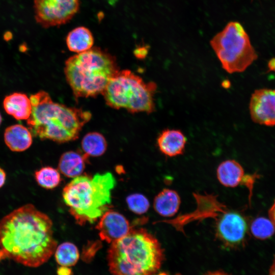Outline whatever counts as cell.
<instances>
[{
  "label": "cell",
  "instance_id": "obj_1",
  "mask_svg": "<svg viewBox=\"0 0 275 275\" xmlns=\"http://www.w3.org/2000/svg\"><path fill=\"white\" fill-rule=\"evenodd\" d=\"M57 246L51 219L33 204L15 209L0 221V249L18 263L38 267L48 260Z\"/></svg>",
  "mask_w": 275,
  "mask_h": 275
},
{
  "label": "cell",
  "instance_id": "obj_2",
  "mask_svg": "<svg viewBox=\"0 0 275 275\" xmlns=\"http://www.w3.org/2000/svg\"><path fill=\"white\" fill-rule=\"evenodd\" d=\"M30 99L32 111L26 120L28 128L41 140L59 143L74 141L92 117L88 111L54 102L43 90L31 95Z\"/></svg>",
  "mask_w": 275,
  "mask_h": 275
},
{
  "label": "cell",
  "instance_id": "obj_3",
  "mask_svg": "<svg viewBox=\"0 0 275 275\" xmlns=\"http://www.w3.org/2000/svg\"><path fill=\"white\" fill-rule=\"evenodd\" d=\"M164 258L158 240L142 228H131L125 236L111 243L106 257L112 275H154Z\"/></svg>",
  "mask_w": 275,
  "mask_h": 275
},
{
  "label": "cell",
  "instance_id": "obj_4",
  "mask_svg": "<svg viewBox=\"0 0 275 275\" xmlns=\"http://www.w3.org/2000/svg\"><path fill=\"white\" fill-rule=\"evenodd\" d=\"M116 183L115 177L107 172L92 177L81 175L66 185L63 199L78 224L94 223L109 209Z\"/></svg>",
  "mask_w": 275,
  "mask_h": 275
},
{
  "label": "cell",
  "instance_id": "obj_5",
  "mask_svg": "<svg viewBox=\"0 0 275 275\" xmlns=\"http://www.w3.org/2000/svg\"><path fill=\"white\" fill-rule=\"evenodd\" d=\"M119 70L115 57L97 47L69 57L64 67L66 79L76 98L102 94Z\"/></svg>",
  "mask_w": 275,
  "mask_h": 275
},
{
  "label": "cell",
  "instance_id": "obj_6",
  "mask_svg": "<svg viewBox=\"0 0 275 275\" xmlns=\"http://www.w3.org/2000/svg\"><path fill=\"white\" fill-rule=\"evenodd\" d=\"M156 89L155 82H146L130 70H123L111 79L102 94L106 104L113 108L150 114L155 111Z\"/></svg>",
  "mask_w": 275,
  "mask_h": 275
},
{
  "label": "cell",
  "instance_id": "obj_7",
  "mask_svg": "<svg viewBox=\"0 0 275 275\" xmlns=\"http://www.w3.org/2000/svg\"><path fill=\"white\" fill-rule=\"evenodd\" d=\"M198 201L196 217L214 219L216 238L226 247L237 248L243 245L249 234L246 217L236 210L227 208L212 195L195 194Z\"/></svg>",
  "mask_w": 275,
  "mask_h": 275
},
{
  "label": "cell",
  "instance_id": "obj_8",
  "mask_svg": "<svg viewBox=\"0 0 275 275\" xmlns=\"http://www.w3.org/2000/svg\"><path fill=\"white\" fill-rule=\"evenodd\" d=\"M223 68L229 73L244 71L258 55L242 25L229 22L210 42Z\"/></svg>",
  "mask_w": 275,
  "mask_h": 275
},
{
  "label": "cell",
  "instance_id": "obj_9",
  "mask_svg": "<svg viewBox=\"0 0 275 275\" xmlns=\"http://www.w3.org/2000/svg\"><path fill=\"white\" fill-rule=\"evenodd\" d=\"M79 0H34L35 18L44 28L69 22L77 13Z\"/></svg>",
  "mask_w": 275,
  "mask_h": 275
},
{
  "label": "cell",
  "instance_id": "obj_10",
  "mask_svg": "<svg viewBox=\"0 0 275 275\" xmlns=\"http://www.w3.org/2000/svg\"><path fill=\"white\" fill-rule=\"evenodd\" d=\"M249 109L252 121L267 126L275 125V90L260 89L252 94Z\"/></svg>",
  "mask_w": 275,
  "mask_h": 275
},
{
  "label": "cell",
  "instance_id": "obj_11",
  "mask_svg": "<svg viewBox=\"0 0 275 275\" xmlns=\"http://www.w3.org/2000/svg\"><path fill=\"white\" fill-rule=\"evenodd\" d=\"M99 219L96 229L101 239L108 243L122 238L131 229L127 219L114 210L109 209Z\"/></svg>",
  "mask_w": 275,
  "mask_h": 275
},
{
  "label": "cell",
  "instance_id": "obj_12",
  "mask_svg": "<svg viewBox=\"0 0 275 275\" xmlns=\"http://www.w3.org/2000/svg\"><path fill=\"white\" fill-rule=\"evenodd\" d=\"M258 175H245L241 165L234 159L221 162L216 169V177L219 182L226 187L234 188L239 185L246 186L251 191L253 185Z\"/></svg>",
  "mask_w": 275,
  "mask_h": 275
},
{
  "label": "cell",
  "instance_id": "obj_13",
  "mask_svg": "<svg viewBox=\"0 0 275 275\" xmlns=\"http://www.w3.org/2000/svg\"><path fill=\"white\" fill-rule=\"evenodd\" d=\"M186 138L180 130L166 129L161 131L157 139L159 151L164 155L176 157L183 154Z\"/></svg>",
  "mask_w": 275,
  "mask_h": 275
},
{
  "label": "cell",
  "instance_id": "obj_14",
  "mask_svg": "<svg viewBox=\"0 0 275 275\" xmlns=\"http://www.w3.org/2000/svg\"><path fill=\"white\" fill-rule=\"evenodd\" d=\"M32 135L28 128L21 124H14L6 128L4 135V141L11 151L22 152L32 145Z\"/></svg>",
  "mask_w": 275,
  "mask_h": 275
},
{
  "label": "cell",
  "instance_id": "obj_15",
  "mask_svg": "<svg viewBox=\"0 0 275 275\" xmlns=\"http://www.w3.org/2000/svg\"><path fill=\"white\" fill-rule=\"evenodd\" d=\"M3 105L6 112L17 120H27L32 111L30 98L21 92H14L6 96Z\"/></svg>",
  "mask_w": 275,
  "mask_h": 275
},
{
  "label": "cell",
  "instance_id": "obj_16",
  "mask_svg": "<svg viewBox=\"0 0 275 275\" xmlns=\"http://www.w3.org/2000/svg\"><path fill=\"white\" fill-rule=\"evenodd\" d=\"M181 198L175 190L163 188L155 197L153 201L154 210L161 216L170 217L178 211Z\"/></svg>",
  "mask_w": 275,
  "mask_h": 275
},
{
  "label": "cell",
  "instance_id": "obj_17",
  "mask_svg": "<svg viewBox=\"0 0 275 275\" xmlns=\"http://www.w3.org/2000/svg\"><path fill=\"white\" fill-rule=\"evenodd\" d=\"M88 157L85 154L78 152H65L62 154L59 160V171L69 178H74L79 176L85 169Z\"/></svg>",
  "mask_w": 275,
  "mask_h": 275
},
{
  "label": "cell",
  "instance_id": "obj_18",
  "mask_svg": "<svg viewBox=\"0 0 275 275\" xmlns=\"http://www.w3.org/2000/svg\"><path fill=\"white\" fill-rule=\"evenodd\" d=\"M93 36L90 30L85 26H78L71 30L66 39L69 50L79 53L90 49L94 44Z\"/></svg>",
  "mask_w": 275,
  "mask_h": 275
},
{
  "label": "cell",
  "instance_id": "obj_19",
  "mask_svg": "<svg viewBox=\"0 0 275 275\" xmlns=\"http://www.w3.org/2000/svg\"><path fill=\"white\" fill-rule=\"evenodd\" d=\"M104 136L98 132H90L82 138L81 146L87 156L98 157L103 155L107 149Z\"/></svg>",
  "mask_w": 275,
  "mask_h": 275
},
{
  "label": "cell",
  "instance_id": "obj_20",
  "mask_svg": "<svg viewBox=\"0 0 275 275\" xmlns=\"http://www.w3.org/2000/svg\"><path fill=\"white\" fill-rule=\"evenodd\" d=\"M54 256L56 261L61 266L70 267L75 265L78 262L79 253L74 244L64 242L57 246Z\"/></svg>",
  "mask_w": 275,
  "mask_h": 275
},
{
  "label": "cell",
  "instance_id": "obj_21",
  "mask_svg": "<svg viewBox=\"0 0 275 275\" xmlns=\"http://www.w3.org/2000/svg\"><path fill=\"white\" fill-rule=\"evenodd\" d=\"M34 177L41 187L48 189L57 187L61 180L59 170L49 166L44 167L36 171Z\"/></svg>",
  "mask_w": 275,
  "mask_h": 275
},
{
  "label": "cell",
  "instance_id": "obj_22",
  "mask_svg": "<svg viewBox=\"0 0 275 275\" xmlns=\"http://www.w3.org/2000/svg\"><path fill=\"white\" fill-rule=\"evenodd\" d=\"M249 229L254 237L261 240L271 237L275 232V228L271 220L262 216L254 219Z\"/></svg>",
  "mask_w": 275,
  "mask_h": 275
},
{
  "label": "cell",
  "instance_id": "obj_23",
  "mask_svg": "<svg viewBox=\"0 0 275 275\" xmlns=\"http://www.w3.org/2000/svg\"><path fill=\"white\" fill-rule=\"evenodd\" d=\"M128 208L137 214L146 213L150 208V202L148 198L140 193H134L128 195L126 198Z\"/></svg>",
  "mask_w": 275,
  "mask_h": 275
},
{
  "label": "cell",
  "instance_id": "obj_24",
  "mask_svg": "<svg viewBox=\"0 0 275 275\" xmlns=\"http://www.w3.org/2000/svg\"><path fill=\"white\" fill-rule=\"evenodd\" d=\"M98 242H95L93 243L88 244L85 248L84 249L82 258L85 262H90L92 260L93 257L95 255L99 248Z\"/></svg>",
  "mask_w": 275,
  "mask_h": 275
},
{
  "label": "cell",
  "instance_id": "obj_25",
  "mask_svg": "<svg viewBox=\"0 0 275 275\" xmlns=\"http://www.w3.org/2000/svg\"><path fill=\"white\" fill-rule=\"evenodd\" d=\"M147 49L145 47H138L134 51L135 56L139 59L144 58L147 56Z\"/></svg>",
  "mask_w": 275,
  "mask_h": 275
},
{
  "label": "cell",
  "instance_id": "obj_26",
  "mask_svg": "<svg viewBox=\"0 0 275 275\" xmlns=\"http://www.w3.org/2000/svg\"><path fill=\"white\" fill-rule=\"evenodd\" d=\"M72 270L67 266H61L57 269L58 275H72Z\"/></svg>",
  "mask_w": 275,
  "mask_h": 275
},
{
  "label": "cell",
  "instance_id": "obj_27",
  "mask_svg": "<svg viewBox=\"0 0 275 275\" xmlns=\"http://www.w3.org/2000/svg\"><path fill=\"white\" fill-rule=\"evenodd\" d=\"M268 215L269 219L272 222L275 228V199L273 203L269 209Z\"/></svg>",
  "mask_w": 275,
  "mask_h": 275
},
{
  "label": "cell",
  "instance_id": "obj_28",
  "mask_svg": "<svg viewBox=\"0 0 275 275\" xmlns=\"http://www.w3.org/2000/svg\"><path fill=\"white\" fill-rule=\"evenodd\" d=\"M6 179V173L5 171L0 167V188L5 184Z\"/></svg>",
  "mask_w": 275,
  "mask_h": 275
},
{
  "label": "cell",
  "instance_id": "obj_29",
  "mask_svg": "<svg viewBox=\"0 0 275 275\" xmlns=\"http://www.w3.org/2000/svg\"><path fill=\"white\" fill-rule=\"evenodd\" d=\"M268 67L269 71H275V58H272L269 61Z\"/></svg>",
  "mask_w": 275,
  "mask_h": 275
},
{
  "label": "cell",
  "instance_id": "obj_30",
  "mask_svg": "<svg viewBox=\"0 0 275 275\" xmlns=\"http://www.w3.org/2000/svg\"><path fill=\"white\" fill-rule=\"evenodd\" d=\"M268 275H275V257L269 268Z\"/></svg>",
  "mask_w": 275,
  "mask_h": 275
},
{
  "label": "cell",
  "instance_id": "obj_31",
  "mask_svg": "<svg viewBox=\"0 0 275 275\" xmlns=\"http://www.w3.org/2000/svg\"><path fill=\"white\" fill-rule=\"evenodd\" d=\"M204 275H230L222 271H215L207 273Z\"/></svg>",
  "mask_w": 275,
  "mask_h": 275
},
{
  "label": "cell",
  "instance_id": "obj_32",
  "mask_svg": "<svg viewBox=\"0 0 275 275\" xmlns=\"http://www.w3.org/2000/svg\"><path fill=\"white\" fill-rule=\"evenodd\" d=\"M6 257L7 256L4 251L0 249V261L3 259H5Z\"/></svg>",
  "mask_w": 275,
  "mask_h": 275
},
{
  "label": "cell",
  "instance_id": "obj_33",
  "mask_svg": "<svg viewBox=\"0 0 275 275\" xmlns=\"http://www.w3.org/2000/svg\"><path fill=\"white\" fill-rule=\"evenodd\" d=\"M2 116H1V114L0 113V125L2 123Z\"/></svg>",
  "mask_w": 275,
  "mask_h": 275
}]
</instances>
